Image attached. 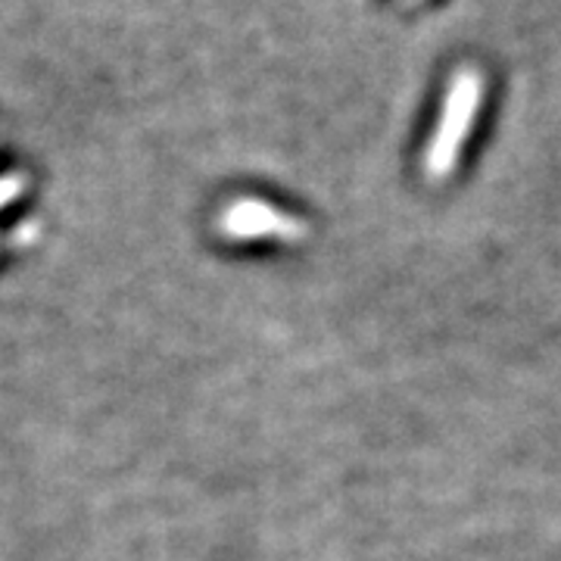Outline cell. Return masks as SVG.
Segmentation results:
<instances>
[{"mask_svg":"<svg viewBox=\"0 0 561 561\" xmlns=\"http://www.w3.org/2000/svg\"><path fill=\"white\" fill-rule=\"evenodd\" d=\"M483 101V79L478 69H459L453 81H449V91H446V101H443V113L437 128H434V138L427 144V153H424V169L431 179H446L456 160H459L461 147L474 128L478 119V110Z\"/></svg>","mask_w":561,"mask_h":561,"instance_id":"6da1fadb","label":"cell"},{"mask_svg":"<svg viewBox=\"0 0 561 561\" xmlns=\"http://www.w3.org/2000/svg\"><path fill=\"white\" fill-rule=\"evenodd\" d=\"M221 228L234 238H265V234H300V225L290 219V216H280L278 209H272L268 203L260 201H243L234 203L225 219H221Z\"/></svg>","mask_w":561,"mask_h":561,"instance_id":"7a4b0ae2","label":"cell"}]
</instances>
